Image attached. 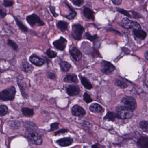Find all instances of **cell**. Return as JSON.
<instances>
[{
  "instance_id": "obj_34",
  "label": "cell",
  "mask_w": 148,
  "mask_h": 148,
  "mask_svg": "<svg viewBox=\"0 0 148 148\" xmlns=\"http://www.w3.org/2000/svg\"><path fill=\"white\" fill-rule=\"evenodd\" d=\"M8 44L14 50H17V48H18V46H17V44L12 40H10V39L8 40Z\"/></svg>"
},
{
  "instance_id": "obj_33",
  "label": "cell",
  "mask_w": 148,
  "mask_h": 148,
  "mask_svg": "<svg viewBox=\"0 0 148 148\" xmlns=\"http://www.w3.org/2000/svg\"><path fill=\"white\" fill-rule=\"evenodd\" d=\"M46 54L49 57V58H55L57 56V53L55 51H53L50 49H48L46 52Z\"/></svg>"
},
{
  "instance_id": "obj_30",
  "label": "cell",
  "mask_w": 148,
  "mask_h": 148,
  "mask_svg": "<svg viewBox=\"0 0 148 148\" xmlns=\"http://www.w3.org/2000/svg\"><path fill=\"white\" fill-rule=\"evenodd\" d=\"M116 10H117V11H118L119 13L124 15L125 16L129 17V18H132V16L130 15V13L127 10H125L123 9L119 8H117Z\"/></svg>"
},
{
  "instance_id": "obj_45",
  "label": "cell",
  "mask_w": 148,
  "mask_h": 148,
  "mask_svg": "<svg viewBox=\"0 0 148 148\" xmlns=\"http://www.w3.org/2000/svg\"><path fill=\"white\" fill-rule=\"evenodd\" d=\"M67 132H68L67 130L62 129L61 130H59V131L56 132L55 134L56 135H57L60 134H62V133H65Z\"/></svg>"
},
{
  "instance_id": "obj_20",
  "label": "cell",
  "mask_w": 148,
  "mask_h": 148,
  "mask_svg": "<svg viewBox=\"0 0 148 148\" xmlns=\"http://www.w3.org/2000/svg\"><path fill=\"white\" fill-rule=\"evenodd\" d=\"M65 3L66 4V6L68 8L70 12H69V14H68L67 15L65 16H64V17H66V18L69 19V20H73L76 16L77 12L74 10L72 8V7H70L67 3Z\"/></svg>"
},
{
  "instance_id": "obj_38",
  "label": "cell",
  "mask_w": 148,
  "mask_h": 148,
  "mask_svg": "<svg viewBox=\"0 0 148 148\" xmlns=\"http://www.w3.org/2000/svg\"><path fill=\"white\" fill-rule=\"evenodd\" d=\"M75 6L80 7L83 4L84 0H70Z\"/></svg>"
},
{
  "instance_id": "obj_5",
  "label": "cell",
  "mask_w": 148,
  "mask_h": 148,
  "mask_svg": "<svg viewBox=\"0 0 148 148\" xmlns=\"http://www.w3.org/2000/svg\"><path fill=\"white\" fill-rule=\"evenodd\" d=\"M26 21L29 25L32 27L35 26H42L45 24L44 22L41 20L37 14L34 13L27 16L26 17Z\"/></svg>"
},
{
  "instance_id": "obj_36",
  "label": "cell",
  "mask_w": 148,
  "mask_h": 148,
  "mask_svg": "<svg viewBox=\"0 0 148 148\" xmlns=\"http://www.w3.org/2000/svg\"><path fill=\"white\" fill-rule=\"evenodd\" d=\"M7 10L4 8L0 6V18H3L7 16Z\"/></svg>"
},
{
  "instance_id": "obj_29",
  "label": "cell",
  "mask_w": 148,
  "mask_h": 148,
  "mask_svg": "<svg viewBox=\"0 0 148 148\" xmlns=\"http://www.w3.org/2000/svg\"><path fill=\"white\" fill-rule=\"evenodd\" d=\"M8 107L4 105H0V116H3L8 114Z\"/></svg>"
},
{
  "instance_id": "obj_15",
  "label": "cell",
  "mask_w": 148,
  "mask_h": 148,
  "mask_svg": "<svg viewBox=\"0 0 148 148\" xmlns=\"http://www.w3.org/2000/svg\"><path fill=\"white\" fill-rule=\"evenodd\" d=\"M73 142V140L71 138L66 137V138H62L57 141L56 143L59 146L61 147H68L70 146Z\"/></svg>"
},
{
  "instance_id": "obj_47",
  "label": "cell",
  "mask_w": 148,
  "mask_h": 148,
  "mask_svg": "<svg viewBox=\"0 0 148 148\" xmlns=\"http://www.w3.org/2000/svg\"><path fill=\"white\" fill-rule=\"evenodd\" d=\"M92 148H98L97 146L96 145H93L92 146Z\"/></svg>"
},
{
  "instance_id": "obj_21",
  "label": "cell",
  "mask_w": 148,
  "mask_h": 148,
  "mask_svg": "<svg viewBox=\"0 0 148 148\" xmlns=\"http://www.w3.org/2000/svg\"><path fill=\"white\" fill-rule=\"evenodd\" d=\"M64 82H74L77 83L78 81L77 77L75 74H69L66 76L64 78Z\"/></svg>"
},
{
  "instance_id": "obj_2",
  "label": "cell",
  "mask_w": 148,
  "mask_h": 148,
  "mask_svg": "<svg viewBox=\"0 0 148 148\" xmlns=\"http://www.w3.org/2000/svg\"><path fill=\"white\" fill-rule=\"evenodd\" d=\"M116 116L120 119H129L133 116V111L122 105L117 106L116 108Z\"/></svg>"
},
{
  "instance_id": "obj_17",
  "label": "cell",
  "mask_w": 148,
  "mask_h": 148,
  "mask_svg": "<svg viewBox=\"0 0 148 148\" xmlns=\"http://www.w3.org/2000/svg\"><path fill=\"white\" fill-rule=\"evenodd\" d=\"M90 110L93 113H102L104 111L102 107L97 103H94L90 106Z\"/></svg>"
},
{
  "instance_id": "obj_44",
  "label": "cell",
  "mask_w": 148,
  "mask_h": 148,
  "mask_svg": "<svg viewBox=\"0 0 148 148\" xmlns=\"http://www.w3.org/2000/svg\"><path fill=\"white\" fill-rule=\"evenodd\" d=\"M145 82L146 86L148 88V69L146 71L145 75Z\"/></svg>"
},
{
  "instance_id": "obj_43",
  "label": "cell",
  "mask_w": 148,
  "mask_h": 148,
  "mask_svg": "<svg viewBox=\"0 0 148 148\" xmlns=\"http://www.w3.org/2000/svg\"><path fill=\"white\" fill-rule=\"evenodd\" d=\"M112 3L116 6L121 5L122 3V0H111Z\"/></svg>"
},
{
  "instance_id": "obj_27",
  "label": "cell",
  "mask_w": 148,
  "mask_h": 148,
  "mask_svg": "<svg viewBox=\"0 0 148 148\" xmlns=\"http://www.w3.org/2000/svg\"><path fill=\"white\" fill-rule=\"evenodd\" d=\"M140 127L145 133L148 134V121H142L140 123Z\"/></svg>"
},
{
  "instance_id": "obj_13",
  "label": "cell",
  "mask_w": 148,
  "mask_h": 148,
  "mask_svg": "<svg viewBox=\"0 0 148 148\" xmlns=\"http://www.w3.org/2000/svg\"><path fill=\"white\" fill-rule=\"evenodd\" d=\"M69 53L71 56L76 61H79L82 59V53L80 50L75 47H73L69 50Z\"/></svg>"
},
{
  "instance_id": "obj_16",
  "label": "cell",
  "mask_w": 148,
  "mask_h": 148,
  "mask_svg": "<svg viewBox=\"0 0 148 148\" xmlns=\"http://www.w3.org/2000/svg\"><path fill=\"white\" fill-rule=\"evenodd\" d=\"M133 33L137 38L141 40H144L147 36V33L141 29H134Z\"/></svg>"
},
{
  "instance_id": "obj_46",
  "label": "cell",
  "mask_w": 148,
  "mask_h": 148,
  "mask_svg": "<svg viewBox=\"0 0 148 148\" xmlns=\"http://www.w3.org/2000/svg\"><path fill=\"white\" fill-rule=\"evenodd\" d=\"M145 58L147 59L148 60V51H147L145 54Z\"/></svg>"
},
{
  "instance_id": "obj_1",
  "label": "cell",
  "mask_w": 148,
  "mask_h": 148,
  "mask_svg": "<svg viewBox=\"0 0 148 148\" xmlns=\"http://www.w3.org/2000/svg\"><path fill=\"white\" fill-rule=\"evenodd\" d=\"M15 88L11 86L0 92V99L3 101H12L15 95Z\"/></svg>"
},
{
  "instance_id": "obj_26",
  "label": "cell",
  "mask_w": 148,
  "mask_h": 148,
  "mask_svg": "<svg viewBox=\"0 0 148 148\" xmlns=\"http://www.w3.org/2000/svg\"><path fill=\"white\" fill-rule=\"evenodd\" d=\"M62 70L64 72H67L71 68V65L66 62H62L60 64Z\"/></svg>"
},
{
  "instance_id": "obj_39",
  "label": "cell",
  "mask_w": 148,
  "mask_h": 148,
  "mask_svg": "<svg viewBox=\"0 0 148 148\" xmlns=\"http://www.w3.org/2000/svg\"><path fill=\"white\" fill-rule=\"evenodd\" d=\"M130 12L132 13V18H135V19H139L142 17V16L139 13H137L134 11H130Z\"/></svg>"
},
{
  "instance_id": "obj_24",
  "label": "cell",
  "mask_w": 148,
  "mask_h": 148,
  "mask_svg": "<svg viewBox=\"0 0 148 148\" xmlns=\"http://www.w3.org/2000/svg\"><path fill=\"white\" fill-rule=\"evenodd\" d=\"M13 17H14V19L15 21L16 25H17L18 27L20 28L21 30L25 32H27L28 31V29L27 27H26L17 17L15 16H13Z\"/></svg>"
},
{
  "instance_id": "obj_22",
  "label": "cell",
  "mask_w": 148,
  "mask_h": 148,
  "mask_svg": "<svg viewBox=\"0 0 148 148\" xmlns=\"http://www.w3.org/2000/svg\"><path fill=\"white\" fill-rule=\"evenodd\" d=\"M79 77H80V79H81L82 84L85 88L89 90L91 89L92 88V85L86 77L81 75H79Z\"/></svg>"
},
{
  "instance_id": "obj_32",
  "label": "cell",
  "mask_w": 148,
  "mask_h": 148,
  "mask_svg": "<svg viewBox=\"0 0 148 148\" xmlns=\"http://www.w3.org/2000/svg\"><path fill=\"white\" fill-rule=\"evenodd\" d=\"M13 0H3V5L5 7H10L14 4Z\"/></svg>"
},
{
  "instance_id": "obj_7",
  "label": "cell",
  "mask_w": 148,
  "mask_h": 148,
  "mask_svg": "<svg viewBox=\"0 0 148 148\" xmlns=\"http://www.w3.org/2000/svg\"><path fill=\"white\" fill-rule=\"evenodd\" d=\"M84 30V28L80 24H73L72 26V36L75 40H79L82 38V35Z\"/></svg>"
},
{
  "instance_id": "obj_40",
  "label": "cell",
  "mask_w": 148,
  "mask_h": 148,
  "mask_svg": "<svg viewBox=\"0 0 148 148\" xmlns=\"http://www.w3.org/2000/svg\"><path fill=\"white\" fill-rule=\"evenodd\" d=\"M49 9H50L51 13L53 14V16L55 17H57V16H58L59 15L56 12L55 7H54V6H50V7H49Z\"/></svg>"
},
{
  "instance_id": "obj_11",
  "label": "cell",
  "mask_w": 148,
  "mask_h": 148,
  "mask_svg": "<svg viewBox=\"0 0 148 148\" xmlns=\"http://www.w3.org/2000/svg\"><path fill=\"white\" fill-rule=\"evenodd\" d=\"M80 92V88L77 85H69L67 88V93L70 96L77 95Z\"/></svg>"
},
{
  "instance_id": "obj_41",
  "label": "cell",
  "mask_w": 148,
  "mask_h": 148,
  "mask_svg": "<svg viewBox=\"0 0 148 148\" xmlns=\"http://www.w3.org/2000/svg\"><path fill=\"white\" fill-rule=\"evenodd\" d=\"M59 123H52L51 124V130L50 131H53V130H56L59 127Z\"/></svg>"
},
{
  "instance_id": "obj_8",
  "label": "cell",
  "mask_w": 148,
  "mask_h": 148,
  "mask_svg": "<svg viewBox=\"0 0 148 148\" xmlns=\"http://www.w3.org/2000/svg\"><path fill=\"white\" fill-rule=\"evenodd\" d=\"M115 67L110 62L103 61L101 63V71L103 73L110 75L114 72Z\"/></svg>"
},
{
  "instance_id": "obj_31",
  "label": "cell",
  "mask_w": 148,
  "mask_h": 148,
  "mask_svg": "<svg viewBox=\"0 0 148 148\" xmlns=\"http://www.w3.org/2000/svg\"><path fill=\"white\" fill-rule=\"evenodd\" d=\"M115 84L116 86L122 88H125L127 87V84L125 83L124 82H123V81H120V80H116Z\"/></svg>"
},
{
  "instance_id": "obj_35",
  "label": "cell",
  "mask_w": 148,
  "mask_h": 148,
  "mask_svg": "<svg viewBox=\"0 0 148 148\" xmlns=\"http://www.w3.org/2000/svg\"><path fill=\"white\" fill-rule=\"evenodd\" d=\"M84 101L87 103H90L91 102L93 101L92 99H91V97H90V95L88 94L87 93H85L84 94Z\"/></svg>"
},
{
  "instance_id": "obj_28",
  "label": "cell",
  "mask_w": 148,
  "mask_h": 148,
  "mask_svg": "<svg viewBox=\"0 0 148 148\" xmlns=\"http://www.w3.org/2000/svg\"><path fill=\"white\" fill-rule=\"evenodd\" d=\"M117 117L116 115L114 113L111 112H109L107 113L106 116L104 117V120H108L109 121H114L116 117Z\"/></svg>"
},
{
  "instance_id": "obj_3",
  "label": "cell",
  "mask_w": 148,
  "mask_h": 148,
  "mask_svg": "<svg viewBox=\"0 0 148 148\" xmlns=\"http://www.w3.org/2000/svg\"><path fill=\"white\" fill-rule=\"evenodd\" d=\"M122 27L127 29H141L140 25L136 21H132L127 17L123 18L121 21Z\"/></svg>"
},
{
  "instance_id": "obj_9",
  "label": "cell",
  "mask_w": 148,
  "mask_h": 148,
  "mask_svg": "<svg viewBox=\"0 0 148 148\" xmlns=\"http://www.w3.org/2000/svg\"><path fill=\"white\" fill-rule=\"evenodd\" d=\"M67 41L63 37H61L59 40L54 42L53 44L57 49L63 51L66 48Z\"/></svg>"
},
{
  "instance_id": "obj_14",
  "label": "cell",
  "mask_w": 148,
  "mask_h": 148,
  "mask_svg": "<svg viewBox=\"0 0 148 148\" xmlns=\"http://www.w3.org/2000/svg\"><path fill=\"white\" fill-rule=\"evenodd\" d=\"M84 16L89 20H95V12L88 7H85L83 10Z\"/></svg>"
},
{
  "instance_id": "obj_18",
  "label": "cell",
  "mask_w": 148,
  "mask_h": 148,
  "mask_svg": "<svg viewBox=\"0 0 148 148\" xmlns=\"http://www.w3.org/2000/svg\"><path fill=\"white\" fill-rule=\"evenodd\" d=\"M69 24L66 22L64 21H59L56 24V27L62 32L66 31L68 29Z\"/></svg>"
},
{
  "instance_id": "obj_19",
  "label": "cell",
  "mask_w": 148,
  "mask_h": 148,
  "mask_svg": "<svg viewBox=\"0 0 148 148\" xmlns=\"http://www.w3.org/2000/svg\"><path fill=\"white\" fill-rule=\"evenodd\" d=\"M137 145L140 148H148V138L143 137L140 138L137 141Z\"/></svg>"
},
{
  "instance_id": "obj_25",
  "label": "cell",
  "mask_w": 148,
  "mask_h": 148,
  "mask_svg": "<svg viewBox=\"0 0 148 148\" xmlns=\"http://www.w3.org/2000/svg\"><path fill=\"white\" fill-rule=\"evenodd\" d=\"M21 110L23 114L27 117H31V116H33L34 114L33 109L29 108H23Z\"/></svg>"
},
{
  "instance_id": "obj_12",
  "label": "cell",
  "mask_w": 148,
  "mask_h": 148,
  "mask_svg": "<svg viewBox=\"0 0 148 148\" xmlns=\"http://www.w3.org/2000/svg\"><path fill=\"white\" fill-rule=\"evenodd\" d=\"M29 60L32 64L38 67H40L43 66L44 65V62H45L43 59L38 57L35 55H33L31 56L29 58Z\"/></svg>"
},
{
  "instance_id": "obj_42",
  "label": "cell",
  "mask_w": 148,
  "mask_h": 148,
  "mask_svg": "<svg viewBox=\"0 0 148 148\" xmlns=\"http://www.w3.org/2000/svg\"><path fill=\"white\" fill-rule=\"evenodd\" d=\"M47 76L49 78L51 79H54L56 78V75L53 73H51V72H48L47 73Z\"/></svg>"
},
{
  "instance_id": "obj_4",
  "label": "cell",
  "mask_w": 148,
  "mask_h": 148,
  "mask_svg": "<svg viewBox=\"0 0 148 148\" xmlns=\"http://www.w3.org/2000/svg\"><path fill=\"white\" fill-rule=\"evenodd\" d=\"M121 102L122 104V106L132 110V111L135 110L137 107L135 99L132 97H124L122 98Z\"/></svg>"
},
{
  "instance_id": "obj_6",
  "label": "cell",
  "mask_w": 148,
  "mask_h": 148,
  "mask_svg": "<svg viewBox=\"0 0 148 148\" xmlns=\"http://www.w3.org/2000/svg\"><path fill=\"white\" fill-rule=\"evenodd\" d=\"M27 136L33 144L36 145H40L42 143V138L36 131L33 130H29L28 132Z\"/></svg>"
},
{
  "instance_id": "obj_37",
  "label": "cell",
  "mask_w": 148,
  "mask_h": 148,
  "mask_svg": "<svg viewBox=\"0 0 148 148\" xmlns=\"http://www.w3.org/2000/svg\"><path fill=\"white\" fill-rule=\"evenodd\" d=\"M85 36H86V38L89 40L91 41H93L95 40L97 37V35L96 34L94 35H91L89 33H86L85 34Z\"/></svg>"
},
{
  "instance_id": "obj_23",
  "label": "cell",
  "mask_w": 148,
  "mask_h": 148,
  "mask_svg": "<svg viewBox=\"0 0 148 148\" xmlns=\"http://www.w3.org/2000/svg\"><path fill=\"white\" fill-rule=\"evenodd\" d=\"M21 68L24 72L27 73H31L34 69L33 67L27 62H24L22 63Z\"/></svg>"
},
{
  "instance_id": "obj_10",
  "label": "cell",
  "mask_w": 148,
  "mask_h": 148,
  "mask_svg": "<svg viewBox=\"0 0 148 148\" xmlns=\"http://www.w3.org/2000/svg\"><path fill=\"white\" fill-rule=\"evenodd\" d=\"M72 113L73 115L79 117H82L86 114L84 109L78 105H75L72 108Z\"/></svg>"
}]
</instances>
